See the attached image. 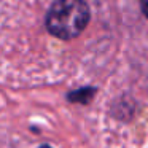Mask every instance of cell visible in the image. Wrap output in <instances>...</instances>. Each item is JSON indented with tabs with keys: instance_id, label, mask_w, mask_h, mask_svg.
I'll list each match as a JSON object with an SVG mask.
<instances>
[{
	"instance_id": "7a4b0ae2",
	"label": "cell",
	"mask_w": 148,
	"mask_h": 148,
	"mask_svg": "<svg viewBox=\"0 0 148 148\" xmlns=\"http://www.w3.org/2000/svg\"><path fill=\"white\" fill-rule=\"evenodd\" d=\"M96 92H97L96 88L86 86V88H80V89L70 91L65 97H67V100L72 103H83V105H88V103L92 100V97Z\"/></svg>"
},
{
	"instance_id": "6da1fadb",
	"label": "cell",
	"mask_w": 148,
	"mask_h": 148,
	"mask_svg": "<svg viewBox=\"0 0 148 148\" xmlns=\"http://www.w3.org/2000/svg\"><path fill=\"white\" fill-rule=\"evenodd\" d=\"M91 11L84 0H54L45 18L46 30L61 40L78 37L89 24Z\"/></svg>"
},
{
	"instance_id": "3957f363",
	"label": "cell",
	"mask_w": 148,
	"mask_h": 148,
	"mask_svg": "<svg viewBox=\"0 0 148 148\" xmlns=\"http://www.w3.org/2000/svg\"><path fill=\"white\" fill-rule=\"evenodd\" d=\"M140 8H142V13L148 18V0H140Z\"/></svg>"
},
{
	"instance_id": "277c9868",
	"label": "cell",
	"mask_w": 148,
	"mask_h": 148,
	"mask_svg": "<svg viewBox=\"0 0 148 148\" xmlns=\"http://www.w3.org/2000/svg\"><path fill=\"white\" fill-rule=\"evenodd\" d=\"M38 148H53L51 145H48V143H43V145H40Z\"/></svg>"
}]
</instances>
